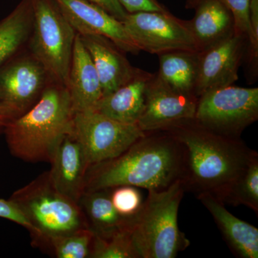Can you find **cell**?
I'll use <instances>...</instances> for the list:
<instances>
[{
	"label": "cell",
	"instance_id": "2",
	"mask_svg": "<svg viewBox=\"0 0 258 258\" xmlns=\"http://www.w3.org/2000/svg\"><path fill=\"white\" fill-rule=\"evenodd\" d=\"M184 149L164 131L147 132L118 157L92 164L85 180V191L135 186L161 191L181 180Z\"/></svg>",
	"mask_w": 258,
	"mask_h": 258
},
{
	"label": "cell",
	"instance_id": "30",
	"mask_svg": "<svg viewBox=\"0 0 258 258\" xmlns=\"http://www.w3.org/2000/svg\"><path fill=\"white\" fill-rule=\"evenodd\" d=\"M85 1L100 7L120 22H123L128 15V13L120 5L118 0H85Z\"/></svg>",
	"mask_w": 258,
	"mask_h": 258
},
{
	"label": "cell",
	"instance_id": "6",
	"mask_svg": "<svg viewBox=\"0 0 258 258\" xmlns=\"http://www.w3.org/2000/svg\"><path fill=\"white\" fill-rule=\"evenodd\" d=\"M33 23L28 50L52 81L66 86L77 32L55 0H31Z\"/></svg>",
	"mask_w": 258,
	"mask_h": 258
},
{
	"label": "cell",
	"instance_id": "5",
	"mask_svg": "<svg viewBox=\"0 0 258 258\" xmlns=\"http://www.w3.org/2000/svg\"><path fill=\"white\" fill-rule=\"evenodd\" d=\"M9 200L31 226L35 247L42 248L55 236L88 229L79 205L56 190L48 171L15 191Z\"/></svg>",
	"mask_w": 258,
	"mask_h": 258
},
{
	"label": "cell",
	"instance_id": "12",
	"mask_svg": "<svg viewBox=\"0 0 258 258\" xmlns=\"http://www.w3.org/2000/svg\"><path fill=\"white\" fill-rule=\"evenodd\" d=\"M247 40L232 35L206 50L199 51V66L195 95L233 85L239 79V69L247 50Z\"/></svg>",
	"mask_w": 258,
	"mask_h": 258
},
{
	"label": "cell",
	"instance_id": "14",
	"mask_svg": "<svg viewBox=\"0 0 258 258\" xmlns=\"http://www.w3.org/2000/svg\"><path fill=\"white\" fill-rule=\"evenodd\" d=\"M49 163V176L54 187L79 205L90 166L82 145L72 134H67L57 144Z\"/></svg>",
	"mask_w": 258,
	"mask_h": 258
},
{
	"label": "cell",
	"instance_id": "31",
	"mask_svg": "<svg viewBox=\"0 0 258 258\" xmlns=\"http://www.w3.org/2000/svg\"><path fill=\"white\" fill-rule=\"evenodd\" d=\"M249 21L254 40L258 42V0H250L249 5Z\"/></svg>",
	"mask_w": 258,
	"mask_h": 258
},
{
	"label": "cell",
	"instance_id": "25",
	"mask_svg": "<svg viewBox=\"0 0 258 258\" xmlns=\"http://www.w3.org/2000/svg\"><path fill=\"white\" fill-rule=\"evenodd\" d=\"M90 258H140L129 226L108 238L94 235Z\"/></svg>",
	"mask_w": 258,
	"mask_h": 258
},
{
	"label": "cell",
	"instance_id": "27",
	"mask_svg": "<svg viewBox=\"0 0 258 258\" xmlns=\"http://www.w3.org/2000/svg\"><path fill=\"white\" fill-rule=\"evenodd\" d=\"M111 200L116 211L122 216L133 217L143 205L142 193L135 186H118L111 189Z\"/></svg>",
	"mask_w": 258,
	"mask_h": 258
},
{
	"label": "cell",
	"instance_id": "32",
	"mask_svg": "<svg viewBox=\"0 0 258 258\" xmlns=\"http://www.w3.org/2000/svg\"><path fill=\"white\" fill-rule=\"evenodd\" d=\"M202 0H186V5L185 8L186 9H195V7L201 2Z\"/></svg>",
	"mask_w": 258,
	"mask_h": 258
},
{
	"label": "cell",
	"instance_id": "19",
	"mask_svg": "<svg viewBox=\"0 0 258 258\" xmlns=\"http://www.w3.org/2000/svg\"><path fill=\"white\" fill-rule=\"evenodd\" d=\"M188 24L198 51L206 50L235 34V18L223 0H202Z\"/></svg>",
	"mask_w": 258,
	"mask_h": 258
},
{
	"label": "cell",
	"instance_id": "7",
	"mask_svg": "<svg viewBox=\"0 0 258 258\" xmlns=\"http://www.w3.org/2000/svg\"><path fill=\"white\" fill-rule=\"evenodd\" d=\"M194 119L225 137L240 138L258 119V88L225 86L199 97Z\"/></svg>",
	"mask_w": 258,
	"mask_h": 258
},
{
	"label": "cell",
	"instance_id": "20",
	"mask_svg": "<svg viewBox=\"0 0 258 258\" xmlns=\"http://www.w3.org/2000/svg\"><path fill=\"white\" fill-rule=\"evenodd\" d=\"M110 193L111 189L85 191L79 203L88 229L101 238H108L126 228L132 219L122 216L116 211Z\"/></svg>",
	"mask_w": 258,
	"mask_h": 258
},
{
	"label": "cell",
	"instance_id": "21",
	"mask_svg": "<svg viewBox=\"0 0 258 258\" xmlns=\"http://www.w3.org/2000/svg\"><path fill=\"white\" fill-rule=\"evenodd\" d=\"M32 23L31 0H21L15 10L0 21V67L27 48Z\"/></svg>",
	"mask_w": 258,
	"mask_h": 258
},
{
	"label": "cell",
	"instance_id": "15",
	"mask_svg": "<svg viewBox=\"0 0 258 258\" xmlns=\"http://www.w3.org/2000/svg\"><path fill=\"white\" fill-rule=\"evenodd\" d=\"M80 36L98 72L103 96L113 92L135 74L137 68L129 62L126 52L109 38L98 34Z\"/></svg>",
	"mask_w": 258,
	"mask_h": 258
},
{
	"label": "cell",
	"instance_id": "28",
	"mask_svg": "<svg viewBox=\"0 0 258 258\" xmlns=\"http://www.w3.org/2000/svg\"><path fill=\"white\" fill-rule=\"evenodd\" d=\"M0 217L23 226L30 232L32 231L31 226L28 220L10 200L0 199Z\"/></svg>",
	"mask_w": 258,
	"mask_h": 258
},
{
	"label": "cell",
	"instance_id": "4",
	"mask_svg": "<svg viewBox=\"0 0 258 258\" xmlns=\"http://www.w3.org/2000/svg\"><path fill=\"white\" fill-rule=\"evenodd\" d=\"M129 228L140 258H174L190 245L179 230L178 212L185 192L179 180L161 191H148Z\"/></svg>",
	"mask_w": 258,
	"mask_h": 258
},
{
	"label": "cell",
	"instance_id": "18",
	"mask_svg": "<svg viewBox=\"0 0 258 258\" xmlns=\"http://www.w3.org/2000/svg\"><path fill=\"white\" fill-rule=\"evenodd\" d=\"M152 75L137 68L126 83L102 97L94 111L117 121L137 125L144 111L146 89Z\"/></svg>",
	"mask_w": 258,
	"mask_h": 258
},
{
	"label": "cell",
	"instance_id": "16",
	"mask_svg": "<svg viewBox=\"0 0 258 258\" xmlns=\"http://www.w3.org/2000/svg\"><path fill=\"white\" fill-rule=\"evenodd\" d=\"M75 112L94 110L103 97L99 76L79 34L75 40L66 85Z\"/></svg>",
	"mask_w": 258,
	"mask_h": 258
},
{
	"label": "cell",
	"instance_id": "10",
	"mask_svg": "<svg viewBox=\"0 0 258 258\" xmlns=\"http://www.w3.org/2000/svg\"><path fill=\"white\" fill-rule=\"evenodd\" d=\"M122 23L141 51L157 55L171 51H198L188 20L176 18L168 10L128 13Z\"/></svg>",
	"mask_w": 258,
	"mask_h": 258
},
{
	"label": "cell",
	"instance_id": "9",
	"mask_svg": "<svg viewBox=\"0 0 258 258\" xmlns=\"http://www.w3.org/2000/svg\"><path fill=\"white\" fill-rule=\"evenodd\" d=\"M71 134L82 145L90 166L118 157L145 133L94 110L75 112Z\"/></svg>",
	"mask_w": 258,
	"mask_h": 258
},
{
	"label": "cell",
	"instance_id": "13",
	"mask_svg": "<svg viewBox=\"0 0 258 258\" xmlns=\"http://www.w3.org/2000/svg\"><path fill=\"white\" fill-rule=\"evenodd\" d=\"M62 14L79 35L98 34L108 37L125 52L141 50L125 31L123 23L100 7L85 0H55Z\"/></svg>",
	"mask_w": 258,
	"mask_h": 258
},
{
	"label": "cell",
	"instance_id": "1",
	"mask_svg": "<svg viewBox=\"0 0 258 258\" xmlns=\"http://www.w3.org/2000/svg\"><path fill=\"white\" fill-rule=\"evenodd\" d=\"M171 134L184 149L185 191L195 195L208 192L222 201L236 180L251 161L256 151L241 138L215 133L194 118L181 120L163 129Z\"/></svg>",
	"mask_w": 258,
	"mask_h": 258
},
{
	"label": "cell",
	"instance_id": "34",
	"mask_svg": "<svg viewBox=\"0 0 258 258\" xmlns=\"http://www.w3.org/2000/svg\"><path fill=\"white\" fill-rule=\"evenodd\" d=\"M5 123H3V122L0 121V130L1 129L4 128Z\"/></svg>",
	"mask_w": 258,
	"mask_h": 258
},
{
	"label": "cell",
	"instance_id": "3",
	"mask_svg": "<svg viewBox=\"0 0 258 258\" xmlns=\"http://www.w3.org/2000/svg\"><path fill=\"white\" fill-rule=\"evenodd\" d=\"M74 114L67 88L51 81L28 111L5 125L10 152L29 162H50L57 144L71 133Z\"/></svg>",
	"mask_w": 258,
	"mask_h": 258
},
{
	"label": "cell",
	"instance_id": "24",
	"mask_svg": "<svg viewBox=\"0 0 258 258\" xmlns=\"http://www.w3.org/2000/svg\"><path fill=\"white\" fill-rule=\"evenodd\" d=\"M222 202L232 206L244 205L258 215V157L251 161Z\"/></svg>",
	"mask_w": 258,
	"mask_h": 258
},
{
	"label": "cell",
	"instance_id": "17",
	"mask_svg": "<svg viewBox=\"0 0 258 258\" xmlns=\"http://www.w3.org/2000/svg\"><path fill=\"white\" fill-rule=\"evenodd\" d=\"M197 198L211 214L226 243L237 257H258V229L237 218L212 194L204 192Z\"/></svg>",
	"mask_w": 258,
	"mask_h": 258
},
{
	"label": "cell",
	"instance_id": "26",
	"mask_svg": "<svg viewBox=\"0 0 258 258\" xmlns=\"http://www.w3.org/2000/svg\"><path fill=\"white\" fill-rule=\"evenodd\" d=\"M235 18V34L247 39L245 56L252 69H257L258 42L254 40L249 21V5L250 0H223Z\"/></svg>",
	"mask_w": 258,
	"mask_h": 258
},
{
	"label": "cell",
	"instance_id": "23",
	"mask_svg": "<svg viewBox=\"0 0 258 258\" xmlns=\"http://www.w3.org/2000/svg\"><path fill=\"white\" fill-rule=\"evenodd\" d=\"M94 234L89 229L51 237L42 248L57 258H90Z\"/></svg>",
	"mask_w": 258,
	"mask_h": 258
},
{
	"label": "cell",
	"instance_id": "8",
	"mask_svg": "<svg viewBox=\"0 0 258 258\" xmlns=\"http://www.w3.org/2000/svg\"><path fill=\"white\" fill-rule=\"evenodd\" d=\"M50 75L25 49L0 67V111L8 121L28 111L40 99Z\"/></svg>",
	"mask_w": 258,
	"mask_h": 258
},
{
	"label": "cell",
	"instance_id": "33",
	"mask_svg": "<svg viewBox=\"0 0 258 258\" xmlns=\"http://www.w3.org/2000/svg\"><path fill=\"white\" fill-rule=\"evenodd\" d=\"M0 121L3 122V123H5V125L6 124L8 121L6 117H5V115L3 114V112L1 111H0Z\"/></svg>",
	"mask_w": 258,
	"mask_h": 258
},
{
	"label": "cell",
	"instance_id": "11",
	"mask_svg": "<svg viewBox=\"0 0 258 258\" xmlns=\"http://www.w3.org/2000/svg\"><path fill=\"white\" fill-rule=\"evenodd\" d=\"M198 98L171 88L153 74L146 89L145 106L137 125L144 133L195 118Z\"/></svg>",
	"mask_w": 258,
	"mask_h": 258
},
{
	"label": "cell",
	"instance_id": "29",
	"mask_svg": "<svg viewBox=\"0 0 258 258\" xmlns=\"http://www.w3.org/2000/svg\"><path fill=\"white\" fill-rule=\"evenodd\" d=\"M128 13L142 11H167L164 5L158 0H118Z\"/></svg>",
	"mask_w": 258,
	"mask_h": 258
},
{
	"label": "cell",
	"instance_id": "22",
	"mask_svg": "<svg viewBox=\"0 0 258 258\" xmlns=\"http://www.w3.org/2000/svg\"><path fill=\"white\" fill-rule=\"evenodd\" d=\"M156 74L164 82L180 93L195 95L199 51L176 50L159 54Z\"/></svg>",
	"mask_w": 258,
	"mask_h": 258
}]
</instances>
